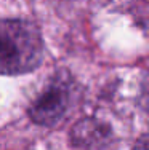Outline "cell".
Segmentation results:
<instances>
[{
  "mask_svg": "<svg viewBox=\"0 0 149 150\" xmlns=\"http://www.w3.org/2000/svg\"><path fill=\"white\" fill-rule=\"evenodd\" d=\"M133 150H149V129L144 134H141L140 139L135 142Z\"/></svg>",
  "mask_w": 149,
  "mask_h": 150,
  "instance_id": "3",
  "label": "cell"
},
{
  "mask_svg": "<svg viewBox=\"0 0 149 150\" xmlns=\"http://www.w3.org/2000/svg\"><path fill=\"white\" fill-rule=\"evenodd\" d=\"M71 101L69 77L56 75L45 86V90L29 105V117L32 121L43 126H53L64 117Z\"/></svg>",
  "mask_w": 149,
  "mask_h": 150,
  "instance_id": "2",
  "label": "cell"
},
{
  "mask_svg": "<svg viewBox=\"0 0 149 150\" xmlns=\"http://www.w3.org/2000/svg\"><path fill=\"white\" fill-rule=\"evenodd\" d=\"M43 56V42L32 23L0 19V75L34 70Z\"/></svg>",
  "mask_w": 149,
  "mask_h": 150,
  "instance_id": "1",
  "label": "cell"
}]
</instances>
